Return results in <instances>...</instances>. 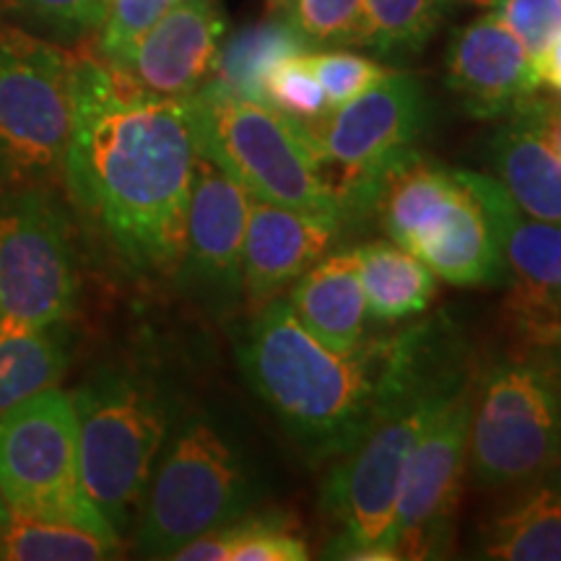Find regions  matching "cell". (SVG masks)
Returning <instances> with one entry per match:
<instances>
[{"instance_id":"8992f818","label":"cell","mask_w":561,"mask_h":561,"mask_svg":"<svg viewBox=\"0 0 561 561\" xmlns=\"http://www.w3.org/2000/svg\"><path fill=\"white\" fill-rule=\"evenodd\" d=\"M195 149L255 201L343 221L341 198L314 157L305 125L216 79L185 96Z\"/></svg>"},{"instance_id":"d590c367","label":"cell","mask_w":561,"mask_h":561,"mask_svg":"<svg viewBox=\"0 0 561 561\" xmlns=\"http://www.w3.org/2000/svg\"><path fill=\"white\" fill-rule=\"evenodd\" d=\"M268 3H271V5H284L286 0H268Z\"/></svg>"},{"instance_id":"44dd1931","label":"cell","mask_w":561,"mask_h":561,"mask_svg":"<svg viewBox=\"0 0 561 561\" xmlns=\"http://www.w3.org/2000/svg\"><path fill=\"white\" fill-rule=\"evenodd\" d=\"M496 180L525 216L561 224V157L551 149L538 117V94L510 112L491 140Z\"/></svg>"},{"instance_id":"4dcf8cb0","label":"cell","mask_w":561,"mask_h":561,"mask_svg":"<svg viewBox=\"0 0 561 561\" xmlns=\"http://www.w3.org/2000/svg\"><path fill=\"white\" fill-rule=\"evenodd\" d=\"M9 9L58 39H81L100 32L107 0H9Z\"/></svg>"},{"instance_id":"ac0fdd59","label":"cell","mask_w":561,"mask_h":561,"mask_svg":"<svg viewBox=\"0 0 561 561\" xmlns=\"http://www.w3.org/2000/svg\"><path fill=\"white\" fill-rule=\"evenodd\" d=\"M339 231L335 216L252 198L242 257L244 301L261 307L291 286L333 252Z\"/></svg>"},{"instance_id":"ffe728a7","label":"cell","mask_w":561,"mask_h":561,"mask_svg":"<svg viewBox=\"0 0 561 561\" xmlns=\"http://www.w3.org/2000/svg\"><path fill=\"white\" fill-rule=\"evenodd\" d=\"M286 305L328 348L341 354L359 348L369 320L359 248L328 252L305 276L294 280Z\"/></svg>"},{"instance_id":"5bb4252c","label":"cell","mask_w":561,"mask_h":561,"mask_svg":"<svg viewBox=\"0 0 561 561\" xmlns=\"http://www.w3.org/2000/svg\"><path fill=\"white\" fill-rule=\"evenodd\" d=\"M252 195L198 153L174 280L203 310L227 318L244 301L242 257Z\"/></svg>"},{"instance_id":"277c9868","label":"cell","mask_w":561,"mask_h":561,"mask_svg":"<svg viewBox=\"0 0 561 561\" xmlns=\"http://www.w3.org/2000/svg\"><path fill=\"white\" fill-rule=\"evenodd\" d=\"M500 180L450 170L413 151L380 185L375 208L385 234L434 276L453 286H500L507 280Z\"/></svg>"},{"instance_id":"83f0119b","label":"cell","mask_w":561,"mask_h":561,"mask_svg":"<svg viewBox=\"0 0 561 561\" xmlns=\"http://www.w3.org/2000/svg\"><path fill=\"white\" fill-rule=\"evenodd\" d=\"M284 9L310 47L362 45L364 0H286Z\"/></svg>"},{"instance_id":"4fadbf2b","label":"cell","mask_w":561,"mask_h":561,"mask_svg":"<svg viewBox=\"0 0 561 561\" xmlns=\"http://www.w3.org/2000/svg\"><path fill=\"white\" fill-rule=\"evenodd\" d=\"M473 382L445 405L405 458L396 502L398 559H439L453 549L455 512L468 476Z\"/></svg>"},{"instance_id":"d6a6232c","label":"cell","mask_w":561,"mask_h":561,"mask_svg":"<svg viewBox=\"0 0 561 561\" xmlns=\"http://www.w3.org/2000/svg\"><path fill=\"white\" fill-rule=\"evenodd\" d=\"M494 13L515 32L533 60L561 32V0H496Z\"/></svg>"},{"instance_id":"3957f363","label":"cell","mask_w":561,"mask_h":561,"mask_svg":"<svg viewBox=\"0 0 561 561\" xmlns=\"http://www.w3.org/2000/svg\"><path fill=\"white\" fill-rule=\"evenodd\" d=\"M390 339L362 343L351 354L314 339L273 297L257 307L237 339L244 380L312 462L341 458L375 411Z\"/></svg>"},{"instance_id":"cb8c5ba5","label":"cell","mask_w":561,"mask_h":561,"mask_svg":"<svg viewBox=\"0 0 561 561\" xmlns=\"http://www.w3.org/2000/svg\"><path fill=\"white\" fill-rule=\"evenodd\" d=\"M362 284L369 320L401 322L432 305L437 276L396 242H367L359 248Z\"/></svg>"},{"instance_id":"7c38bea8","label":"cell","mask_w":561,"mask_h":561,"mask_svg":"<svg viewBox=\"0 0 561 561\" xmlns=\"http://www.w3.org/2000/svg\"><path fill=\"white\" fill-rule=\"evenodd\" d=\"M0 502L115 533L81 486L73 398L58 385L0 413Z\"/></svg>"},{"instance_id":"d4e9b609","label":"cell","mask_w":561,"mask_h":561,"mask_svg":"<svg viewBox=\"0 0 561 561\" xmlns=\"http://www.w3.org/2000/svg\"><path fill=\"white\" fill-rule=\"evenodd\" d=\"M174 561H307L310 546L289 517L276 512H248L224 528L187 541Z\"/></svg>"},{"instance_id":"52a82bcc","label":"cell","mask_w":561,"mask_h":561,"mask_svg":"<svg viewBox=\"0 0 561 561\" xmlns=\"http://www.w3.org/2000/svg\"><path fill=\"white\" fill-rule=\"evenodd\" d=\"M70 398L79 424L81 486L123 538L136 523L146 483L172 432L174 405L161 385L128 367L94 371Z\"/></svg>"},{"instance_id":"9a60e30c","label":"cell","mask_w":561,"mask_h":561,"mask_svg":"<svg viewBox=\"0 0 561 561\" xmlns=\"http://www.w3.org/2000/svg\"><path fill=\"white\" fill-rule=\"evenodd\" d=\"M507 265L504 314L528 348H561V224L525 216L510 193L500 206Z\"/></svg>"},{"instance_id":"5b68a950","label":"cell","mask_w":561,"mask_h":561,"mask_svg":"<svg viewBox=\"0 0 561 561\" xmlns=\"http://www.w3.org/2000/svg\"><path fill=\"white\" fill-rule=\"evenodd\" d=\"M248 445L214 413L172 426L140 500L133 538L146 559H172L203 533L248 515L263 496Z\"/></svg>"},{"instance_id":"1f68e13d","label":"cell","mask_w":561,"mask_h":561,"mask_svg":"<svg viewBox=\"0 0 561 561\" xmlns=\"http://www.w3.org/2000/svg\"><path fill=\"white\" fill-rule=\"evenodd\" d=\"M180 0H107V13L96 32V55L102 60H121L128 47Z\"/></svg>"},{"instance_id":"30bf717a","label":"cell","mask_w":561,"mask_h":561,"mask_svg":"<svg viewBox=\"0 0 561 561\" xmlns=\"http://www.w3.org/2000/svg\"><path fill=\"white\" fill-rule=\"evenodd\" d=\"M79 307L73 224L53 182L0 191V318L58 325Z\"/></svg>"},{"instance_id":"d6986e66","label":"cell","mask_w":561,"mask_h":561,"mask_svg":"<svg viewBox=\"0 0 561 561\" xmlns=\"http://www.w3.org/2000/svg\"><path fill=\"white\" fill-rule=\"evenodd\" d=\"M476 557L561 561V466L504 489L476 530Z\"/></svg>"},{"instance_id":"f546056e","label":"cell","mask_w":561,"mask_h":561,"mask_svg":"<svg viewBox=\"0 0 561 561\" xmlns=\"http://www.w3.org/2000/svg\"><path fill=\"white\" fill-rule=\"evenodd\" d=\"M305 62L320 81L331 110L359 96L362 91L375 87L390 73V68H385L382 62L348 50H314L312 47V50H305Z\"/></svg>"},{"instance_id":"6da1fadb","label":"cell","mask_w":561,"mask_h":561,"mask_svg":"<svg viewBox=\"0 0 561 561\" xmlns=\"http://www.w3.org/2000/svg\"><path fill=\"white\" fill-rule=\"evenodd\" d=\"M70 198L136 273H174L198 149L185 96L149 94L100 55H73Z\"/></svg>"},{"instance_id":"7a4b0ae2","label":"cell","mask_w":561,"mask_h":561,"mask_svg":"<svg viewBox=\"0 0 561 561\" xmlns=\"http://www.w3.org/2000/svg\"><path fill=\"white\" fill-rule=\"evenodd\" d=\"M476 371L468 346L442 318L390 339L375 411L322 483L320 507L335 525L328 559L398 561L396 502L405 458Z\"/></svg>"},{"instance_id":"603a6c76","label":"cell","mask_w":561,"mask_h":561,"mask_svg":"<svg viewBox=\"0 0 561 561\" xmlns=\"http://www.w3.org/2000/svg\"><path fill=\"white\" fill-rule=\"evenodd\" d=\"M123 538L58 517L26 515L0 502V559L3 561H102L117 559Z\"/></svg>"},{"instance_id":"ba28073f","label":"cell","mask_w":561,"mask_h":561,"mask_svg":"<svg viewBox=\"0 0 561 561\" xmlns=\"http://www.w3.org/2000/svg\"><path fill=\"white\" fill-rule=\"evenodd\" d=\"M561 466V348L507 354L476 371L468 473L504 491Z\"/></svg>"},{"instance_id":"9c48e42d","label":"cell","mask_w":561,"mask_h":561,"mask_svg":"<svg viewBox=\"0 0 561 561\" xmlns=\"http://www.w3.org/2000/svg\"><path fill=\"white\" fill-rule=\"evenodd\" d=\"M73 55L37 34L0 32V191L62 174L73 130Z\"/></svg>"},{"instance_id":"484cf974","label":"cell","mask_w":561,"mask_h":561,"mask_svg":"<svg viewBox=\"0 0 561 561\" xmlns=\"http://www.w3.org/2000/svg\"><path fill=\"white\" fill-rule=\"evenodd\" d=\"M312 50L301 34L286 19L265 21L234 34L221 45L210 79L229 87L237 94L263 102V79L278 60Z\"/></svg>"},{"instance_id":"8fae6325","label":"cell","mask_w":561,"mask_h":561,"mask_svg":"<svg viewBox=\"0 0 561 561\" xmlns=\"http://www.w3.org/2000/svg\"><path fill=\"white\" fill-rule=\"evenodd\" d=\"M426 117V94L416 76L390 70L354 100L301 123L322 167H339L335 187L343 219L375 206L385 178L413 153Z\"/></svg>"},{"instance_id":"7402d4cb","label":"cell","mask_w":561,"mask_h":561,"mask_svg":"<svg viewBox=\"0 0 561 561\" xmlns=\"http://www.w3.org/2000/svg\"><path fill=\"white\" fill-rule=\"evenodd\" d=\"M68 322L30 325L0 318V413L55 388L70 364Z\"/></svg>"},{"instance_id":"4316f807","label":"cell","mask_w":561,"mask_h":561,"mask_svg":"<svg viewBox=\"0 0 561 561\" xmlns=\"http://www.w3.org/2000/svg\"><path fill=\"white\" fill-rule=\"evenodd\" d=\"M453 0H364V37L382 58H411L426 47Z\"/></svg>"},{"instance_id":"e575fe53","label":"cell","mask_w":561,"mask_h":561,"mask_svg":"<svg viewBox=\"0 0 561 561\" xmlns=\"http://www.w3.org/2000/svg\"><path fill=\"white\" fill-rule=\"evenodd\" d=\"M538 117H541V130L551 149L561 157V100H541L538 96Z\"/></svg>"},{"instance_id":"f1b7e54d","label":"cell","mask_w":561,"mask_h":561,"mask_svg":"<svg viewBox=\"0 0 561 561\" xmlns=\"http://www.w3.org/2000/svg\"><path fill=\"white\" fill-rule=\"evenodd\" d=\"M263 102L299 123L318 121L331 110L325 91L307 68L305 53L278 60L263 79Z\"/></svg>"},{"instance_id":"2e32d148","label":"cell","mask_w":561,"mask_h":561,"mask_svg":"<svg viewBox=\"0 0 561 561\" xmlns=\"http://www.w3.org/2000/svg\"><path fill=\"white\" fill-rule=\"evenodd\" d=\"M227 21L216 0H180L112 66L149 94L182 100L214 76Z\"/></svg>"},{"instance_id":"836d02e7","label":"cell","mask_w":561,"mask_h":561,"mask_svg":"<svg viewBox=\"0 0 561 561\" xmlns=\"http://www.w3.org/2000/svg\"><path fill=\"white\" fill-rule=\"evenodd\" d=\"M536 73L541 87L551 89L553 94L561 96V32L549 42V47L538 55L536 60Z\"/></svg>"},{"instance_id":"e0dca14e","label":"cell","mask_w":561,"mask_h":561,"mask_svg":"<svg viewBox=\"0 0 561 561\" xmlns=\"http://www.w3.org/2000/svg\"><path fill=\"white\" fill-rule=\"evenodd\" d=\"M447 87L476 121L507 117L538 94L536 62L494 11L473 19L447 47Z\"/></svg>"}]
</instances>
